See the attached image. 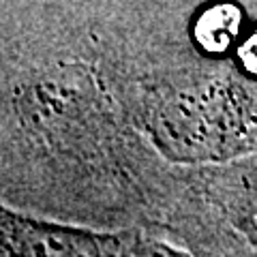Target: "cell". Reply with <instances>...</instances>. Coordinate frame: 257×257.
Listing matches in <instances>:
<instances>
[{
	"mask_svg": "<svg viewBox=\"0 0 257 257\" xmlns=\"http://www.w3.org/2000/svg\"><path fill=\"white\" fill-rule=\"evenodd\" d=\"M3 246L9 257H114L116 240L107 234L28 219L3 208Z\"/></svg>",
	"mask_w": 257,
	"mask_h": 257,
	"instance_id": "obj_1",
	"label": "cell"
},
{
	"mask_svg": "<svg viewBox=\"0 0 257 257\" xmlns=\"http://www.w3.org/2000/svg\"><path fill=\"white\" fill-rule=\"evenodd\" d=\"M212 193L231 227L257 246V165L216 176Z\"/></svg>",
	"mask_w": 257,
	"mask_h": 257,
	"instance_id": "obj_2",
	"label": "cell"
},
{
	"mask_svg": "<svg viewBox=\"0 0 257 257\" xmlns=\"http://www.w3.org/2000/svg\"><path fill=\"white\" fill-rule=\"evenodd\" d=\"M242 26V15L234 3L210 5L197 15L193 26L195 45L206 54H225L234 47Z\"/></svg>",
	"mask_w": 257,
	"mask_h": 257,
	"instance_id": "obj_3",
	"label": "cell"
},
{
	"mask_svg": "<svg viewBox=\"0 0 257 257\" xmlns=\"http://www.w3.org/2000/svg\"><path fill=\"white\" fill-rule=\"evenodd\" d=\"M238 60H240V67H242L248 75L257 77V28L244 39L242 45L238 47Z\"/></svg>",
	"mask_w": 257,
	"mask_h": 257,
	"instance_id": "obj_4",
	"label": "cell"
},
{
	"mask_svg": "<svg viewBox=\"0 0 257 257\" xmlns=\"http://www.w3.org/2000/svg\"><path fill=\"white\" fill-rule=\"evenodd\" d=\"M133 257H189L187 253L178 251L165 242H155V240H148V242H142L135 248Z\"/></svg>",
	"mask_w": 257,
	"mask_h": 257,
	"instance_id": "obj_5",
	"label": "cell"
}]
</instances>
